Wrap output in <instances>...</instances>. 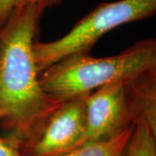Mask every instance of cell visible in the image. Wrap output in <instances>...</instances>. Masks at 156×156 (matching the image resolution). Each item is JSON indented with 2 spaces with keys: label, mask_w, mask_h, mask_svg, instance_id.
Segmentation results:
<instances>
[{
  "label": "cell",
  "mask_w": 156,
  "mask_h": 156,
  "mask_svg": "<svg viewBox=\"0 0 156 156\" xmlns=\"http://www.w3.org/2000/svg\"><path fill=\"white\" fill-rule=\"evenodd\" d=\"M44 12L23 6L0 26V127L20 144L33 139L62 103L43 89L34 56Z\"/></svg>",
  "instance_id": "cell-1"
},
{
  "label": "cell",
  "mask_w": 156,
  "mask_h": 156,
  "mask_svg": "<svg viewBox=\"0 0 156 156\" xmlns=\"http://www.w3.org/2000/svg\"><path fill=\"white\" fill-rule=\"evenodd\" d=\"M156 69V39L140 41L115 56L75 54L40 73L43 89L59 102L86 95L107 84L124 82Z\"/></svg>",
  "instance_id": "cell-2"
},
{
  "label": "cell",
  "mask_w": 156,
  "mask_h": 156,
  "mask_svg": "<svg viewBox=\"0 0 156 156\" xmlns=\"http://www.w3.org/2000/svg\"><path fill=\"white\" fill-rule=\"evenodd\" d=\"M154 14L156 0H116L101 3L61 37L45 43L35 42L34 56L39 72L65 57L89 53L105 34Z\"/></svg>",
  "instance_id": "cell-3"
},
{
  "label": "cell",
  "mask_w": 156,
  "mask_h": 156,
  "mask_svg": "<svg viewBox=\"0 0 156 156\" xmlns=\"http://www.w3.org/2000/svg\"><path fill=\"white\" fill-rule=\"evenodd\" d=\"M86 95L62 102L33 139L20 144L23 155L60 156L83 145Z\"/></svg>",
  "instance_id": "cell-4"
},
{
  "label": "cell",
  "mask_w": 156,
  "mask_h": 156,
  "mask_svg": "<svg viewBox=\"0 0 156 156\" xmlns=\"http://www.w3.org/2000/svg\"><path fill=\"white\" fill-rule=\"evenodd\" d=\"M84 144L108 139L129 128L134 121L127 83L107 84L86 95Z\"/></svg>",
  "instance_id": "cell-5"
},
{
  "label": "cell",
  "mask_w": 156,
  "mask_h": 156,
  "mask_svg": "<svg viewBox=\"0 0 156 156\" xmlns=\"http://www.w3.org/2000/svg\"><path fill=\"white\" fill-rule=\"evenodd\" d=\"M127 91L134 118L146 123L156 147V69L127 83Z\"/></svg>",
  "instance_id": "cell-6"
},
{
  "label": "cell",
  "mask_w": 156,
  "mask_h": 156,
  "mask_svg": "<svg viewBox=\"0 0 156 156\" xmlns=\"http://www.w3.org/2000/svg\"><path fill=\"white\" fill-rule=\"evenodd\" d=\"M133 125L111 138L86 143L60 156H124Z\"/></svg>",
  "instance_id": "cell-7"
},
{
  "label": "cell",
  "mask_w": 156,
  "mask_h": 156,
  "mask_svg": "<svg viewBox=\"0 0 156 156\" xmlns=\"http://www.w3.org/2000/svg\"><path fill=\"white\" fill-rule=\"evenodd\" d=\"M124 156H156V147L149 129L140 118H134L133 130Z\"/></svg>",
  "instance_id": "cell-8"
},
{
  "label": "cell",
  "mask_w": 156,
  "mask_h": 156,
  "mask_svg": "<svg viewBox=\"0 0 156 156\" xmlns=\"http://www.w3.org/2000/svg\"><path fill=\"white\" fill-rule=\"evenodd\" d=\"M63 0H0V26L5 22L11 14L18 8L35 5L44 11L47 9L59 5Z\"/></svg>",
  "instance_id": "cell-9"
},
{
  "label": "cell",
  "mask_w": 156,
  "mask_h": 156,
  "mask_svg": "<svg viewBox=\"0 0 156 156\" xmlns=\"http://www.w3.org/2000/svg\"><path fill=\"white\" fill-rule=\"evenodd\" d=\"M0 156H23L19 141L11 135H0Z\"/></svg>",
  "instance_id": "cell-10"
}]
</instances>
